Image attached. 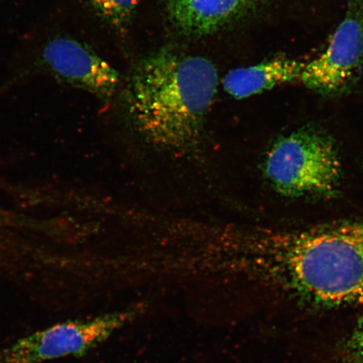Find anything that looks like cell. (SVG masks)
Returning a JSON list of instances; mask_svg holds the SVG:
<instances>
[{
    "mask_svg": "<svg viewBox=\"0 0 363 363\" xmlns=\"http://www.w3.org/2000/svg\"><path fill=\"white\" fill-rule=\"evenodd\" d=\"M249 235L257 270L289 306L318 313L363 305V221Z\"/></svg>",
    "mask_w": 363,
    "mask_h": 363,
    "instance_id": "1",
    "label": "cell"
},
{
    "mask_svg": "<svg viewBox=\"0 0 363 363\" xmlns=\"http://www.w3.org/2000/svg\"><path fill=\"white\" fill-rule=\"evenodd\" d=\"M219 77L208 59L162 50L145 58L125 94L131 125L144 142L189 157L201 150Z\"/></svg>",
    "mask_w": 363,
    "mask_h": 363,
    "instance_id": "2",
    "label": "cell"
},
{
    "mask_svg": "<svg viewBox=\"0 0 363 363\" xmlns=\"http://www.w3.org/2000/svg\"><path fill=\"white\" fill-rule=\"evenodd\" d=\"M263 172L276 192L290 198H330L342 179L334 140L313 128L295 130L272 144Z\"/></svg>",
    "mask_w": 363,
    "mask_h": 363,
    "instance_id": "3",
    "label": "cell"
},
{
    "mask_svg": "<svg viewBox=\"0 0 363 363\" xmlns=\"http://www.w3.org/2000/svg\"><path fill=\"white\" fill-rule=\"evenodd\" d=\"M27 74H47L72 88L108 99L121 78L110 63L74 35L54 34L34 50Z\"/></svg>",
    "mask_w": 363,
    "mask_h": 363,
    "instance_id": "4",
    "label": "cell"
},
{
    "mask_svg": "<svg viewBox=\"0 0 363 363\" xmlns=\"http://www.w3.org/2000/svg\"><path fill=\"white\" fill-rule=\"evenodd\" d=\"M133 315L128 312L115 313L49 326L0 349V363H43L83 356L111 337Z\"/></svg>",
    "mask_w": 363,
    "mask_h": 363,
    "instance_id": "5",
    "label": "cell"
},
{
    "mask_svg": "<svg viewBox=\"0 0 363 363\" xmlns=\"http://www.w3.org/2000/svg\"><path fill=\"white\" fill-rule=\"evenodd\" d=\"M363 69V0H352L325 51L303 66L298 82L323 94L343 92Z\"/></svg>",
    "mask_w": 363,
    "mask_h": 363,
    "instance_id": "6",
    "label": "cell"
},
{
    "mask_svg": "<svg viewBox=\"0 0 363 363\" xmlns=\"http://www.w3.org/2000/svg\"><path fill=\"white\" fill-rule=\"evenodd\" d=\"M171 20L182 33H216L259 6L262 0H167Z\"/></svg>",
    "mask_w": 363,
    "mask_h": 363,
    "instance_id": "7",
    "label": "cell"
},
{
    "mask_svg": "<svg viewBox=\"0 0 363 363\" xmlns=\"http://www.w3.org/2000/svg\"><path fill=\"white\" fill-rule=\"evenodd\" d=\"M305 62L288 57H275L258 65L231 70L223 79L227 94L245 99L279 85L299 81Z\"/></svg>",
    "mask_w": 363,
    "mask_h": 363,
    "instance_id": "8",
    "label": "cell"
},
{
    "mask_svg": "<svg viewBox=\"0 0 363 363\" xmlns=\"http://www.w3.org/2000/svg\"><path fill=\"white\" fill-rule=\"evenodd\" d=\"M140 0H86L92 10L104 21L121 26L128 21Z\"/></svg>",
    "mask_w": 363,
    "mask_h": 363,
    "instance_id": "9",
    "label": "cell"
},
{
    "mask_svg": "<svg viewBox=\"0 0 363 363\" xmlns=\"http://www.w3.org/2000/svg\"><path fill=\"white\" fill-rule=\"evenodd\" d=\"M347 363H363V315L343 345Z\"/></svg>",
    "mask_w": 363,
    "mask_h": 363,
    "instance_id": "10",
    "label": "cell"
}]
</instances>
